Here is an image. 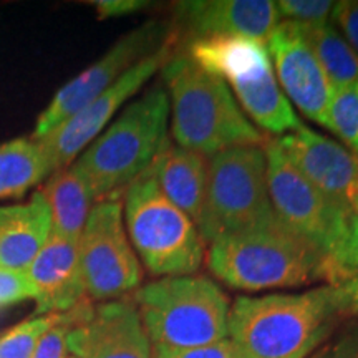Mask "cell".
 Segmentation results:
<instances>
[{
  "instance_id": "obj_1",
  "label": "cell",
  "mask_w": 358,
  "mask_h": 358,
  "mask_svg": "<svg viewBox=\"0 0 358 358\" xmlns=\"http://www.w3.org/2000/svg\"><path fill=\"white\" fill-rule=\"evenodd\" d=\"M353 317L348 294L320 285L302 294L237 297L227 337L243 358H307Z\"/></svg>"
},
{
  "instance_id": "obj_2",
  "label": "cell",
  "mask_w": 358,
  "mask_h": 358,
  "mask_svg": "<svg viewBox=\"0 0 358 358\" xmlns=\"http://www.w3.org/2000/svg\"><path fill=\"white\" fill-rule=\"evenodd\" d=\"M209 272L227 287L248 292L330 284L329 261L274 214L209 245Z\"/></svg>"
},
{
  "instance_id": "obj_3",
  "label": "cell",
  "mask_w": 358,
  "mask_h": 358,
  "mask_svg": "<svg viewBox=\"0 0 358 358\" xmlns=\"http://www.w3.org/2000/svg\"><path fill=\"white\" fill-rule=\"evenodd\" d=\"M161 71L169 96L171 136L178 146L208 158L227 148L266 143L229 87L185 53L173 55Z\"/></svg>"
},
{
  "instance_id": "obj_4",
  "label": "cell",
  "mask_w": 358,
  "mask_h": 358,
  "mask_svg": "<svg viewBox=\"0 0 358 358\" xmlns=\"http://www.w3.org/2000/svg\"><path fill=\"white\" fill-rule=\"evenodd\" d=\"M272 208L290 229L329 261L330 284L342 287L358 274V217L313 187L282 153L275 140L264 143Z\"/></svg>"
},
{
  "instance_id": "obj_5",
  "label": "cell",
  "mask_w": 358,
  "mask_h": 358,
  "mask_svg": "<svg viewBox=\"0 0 358 358\" xmlns=\"http://www.w3.org/2000/svg\"><path fill=\"white\" fill-rule=\"evenodd\" d=\"M168 92L155 85L71 163L96 203L116 198L153 164L168 140Z\"/></svg>"
},
{
  "instance_id": "obj_6",
  "label": "cell",
  "mask_w": 358,
  "mask_h": 358,
  "mask_svg": "<svg viewBox=\"0 0 358 358\" xmlns=\"http://www.w3.org/2000/svg\"><path fill=\"white\" fill-rule=\"evenodd\" d=\"M151 352H178L227 338L231 303L204 275L161 277L133 292Z\"/></svg>"
},
{
  "instance_id": "obj_7",
  "label": "cell",
  "mask_w": 358,
  "mask_h": 358,
  "mask_svg": "<svg viewBox=\"0 0 358 358\" xmlns=\"http://www.w3.org/2000/svg\"><path fill=\"white\" fill-rule=\"evenodd\" d=\"M123 221L138 259L151 275H192L204 262L198 226L159 189L150 168L124 189Z\"/></svg>"
},
{
  "instance_id": "obj_8",
  "label": "cell",
  "mask_w": 358,
  "mask_h": 358,
  "mask_svg": "<svg viewBox=\"0 0 358 358\" xmlns=\"http://www.w3.org/2000/svg\"><path fill=\"white\" fill-rule=\"evenodd\" d=\"M274 214L264 145L234 146L208 156V185L198 231L204 243Z\"/></svg>"
},
{
  "instance_id": "obj_9",
  "label": "cell",
  "mask_w": 358,
  "mask_h": 358,
  "mask_svg": "<svg viewBox=\"0 0 358 358\" xmlns=\"http://www.w3.org/2000/svg\"><path fill=\"white\" fill-rule=\"evenodd\" d=\"M78 257L88 301H113L140 287L143 266L128 239L118 198L93 206L78 239Z\"/></svg>"
},
{
  "instance_id": "obj_10",
  "label": "cell",
  "mask_w": 358,
  "mask_h": 358,
  "mask_svg": "<svg viewBox=\"0 0 358 358\" xmlns=\"http://www.w3.org/2000/svg\"><path fill=\"white\" fill-rule=\"evenodd\" d=\"M173 38L171 25L159 20L146 22L123 35L95 64L58 90L47 108L40 113L30 138L35 141L43 140L70 116L78 113L83 106L105 93L129 69L153 55Z\"/></svg>"
},
{
  "instance_id": "obj_11",
  "label": "cell",
  "mask_w": 358,
  "mask_h": 358,
  "mask_svg": "<svg viewBox=\"0 0 358 358\" xmlns=\"http://www.w3.org/2000/svg\"><path fill=\"white\" fill-rule=\"evenodd\" d=\"M174 55V38L155 52L133 69H129L118 82L111 85L105 93L95 98L78 113L70 116L66 122L57 127L45 136L42 143L45 155L50 161L52 171L66 168L83 153L93 141L100 136L103 128L108 124L116 111L129 100L134 93L150 80L156 71L166 65Z\"/></svg>"
},
{
  "instance_id": "obj_12",
  "label": "cell",
  "mask_w": 358,
  "mask_h": 358,
  "mask_svg": "<svg viewBox=\"0 0 358 358\" xmlns=\"http://www.w3.org/2000/svg\"><path fill=\"white\" fill-rule=\"evenodd\" d=\"M266 43L277 83L285 98L308 120L327 128L334 87L303 37L301 25L279 22Z\"/></svg>"
},
{
  "instance_id": "obj_13",
  "label": "cell",
  "mask_w": 358,
  "mask_h": 358,
  "mask_svg": "<svg viewBox=\"0 0 358 358\" xmlns=\"http://www.w3.org/2000/svg\"><path fill=\"white\" fill-rule=\"evenodd\" d=\"M69 352L78 358H151V343L131 301L90 306L71 329Z\"/></svg>"
},
{
  "instance_id": "obj_14",
  "label": "cell",
  "mask_w": 358,
  "mask_h": 358,
  "mask_svg": "<svg viewBox=\"0 0 358 358\" xmlns=\"http://www.w3.org/2000/svg\"><path fill=\"white\" fill-rule=\"evenodd\" d=\"M277 145L290 164L317 191L340 206H348V196L358 181V158L347 148L310 128L277 138Z\"/></svg>"
},
{
  "instance_id": "obj_15",
  "label": "cell",
  "mask_w": 358,
  "mask_h": 358,
  "mask_svg": "<svg viewBox=\"0 0 358 358\" xmlns=\"http://www.w3.org/2000/svg\"><path fill=\"white\" fill-rule=\"evenodd\" d=\"M173 12L191 40L239 35L267 42L280 22L275 2L268 0H186L174 3Z\"/></svg>"
},
{
  "instance_id": "obj_16",
  "label": "cell",
  "mask_w": 358,
  "mask_h": 358,
  "mask_svg": "<svg viewBox=\"0 0 358 358\" xmlns=\"http://www.w3.org/2000/svg\"><path fill=\"white\" fill-rule=\"evenodd\" d=\"M25 274L35 290V317L69 312L87 301L77 241L50 232Z\"/></svg>"
},
{
  "instance_id": "obj_17",
  "label": "cell",
  "mask_w": 358,
  "mask_h": 358,
  "mask_svg": "<svg viewBox=\"0 0 358 358\" xmlns=\"http://www.w3.org/2000/svg\"><path fill=\"white\" fill-rule=\"evenodd\" d=\"M161 192L198 226L203 216L208 158L168 138L150 166Z\"/></svg>"
},
{
  "instance_id": "obj_18",
  "label": "cell",
  "mask_w": 358,
  "mask_h": 358,
  "mask_svg": "<svg viewBox=\"0 0 358 358\" xmlns=\"http://www.w3.org/2000/svg\"><path fill=\"white\" fill-rule=\"evenodd\" d=\"M50 232V209L40 191L29 203L0 208V267L25 272Z\"/></svg>"
},
{
  "instance_id": "obj_19",
  "label": "cell",
  "mask_w": 358,
  "mask_h": 358,
  "mask_svg": "<svg viewBox=\"0 0 358 358\" xmlns=\"http://www.w3.org/2000/svg\"><path fill=\"white\" fill-rule=\"evenodd\" d=\"M229 85L244 115L264 131L284 136L303 127L277 83L274 66L250 71L234 78Z\"/></svg>"
},
{
  "instance_id": "obj_20",
  "label": "cell",
  "mask_w": 358,
  "mask_h": 358,
  "mask_svg": "<svg viewBox=\"0 0 358 358\" xmlns=\"http://www.w3.org/2000/svg\"><path fill=\"white\" fill-rule=\"evenodd\" d=\"M187 57L201 70L224 83L245 71L272 65L267 43L239 35H216L194 38L187 43Z\"/></svg>"
},
{
  "instance_id": "obj_21",
  "label": "cell",
  "mask_w": 358,
  "mask_h": 358,
  "mask_svg": "<svg viewBox=\"0 0 358 358\" xmlns=\"http://www.w3.org/2000/svg\"><path fill=\"white\" fill-rule=\"evenodd\" d=\"M40 192L50 209L52 232L77 241L96 201L85 179L73 166L53 171Z\"/></svg>"
},
{
  "instance_id": "obj_22",
  "label": "cell",
  "mask_w": 358,
  "mask_h": 358,
  "mask_svg": "<svg viewBox=\"0 0 358 358\" xmlns=\"http://www.w3.org/2000/svg\"><path fill=\"white\" fill-rule=\"evenodd\" d=\"M42 143L19 138L0 145V198H17L50 176Z\"/></svg>"
},
{
  "instance_id": "obj_23",
  "label": "cell",
  "mask_w": 358,
  "mask_h": 358,
  "mask_svg": "<svg viewBox=\"0 0 358 358\" xmlns=\"http://www.w3.org/2000/svg\"><path fill=\"white\" fill-rule=\"evenodd\" d=\"M301 30L334 90L358 83V55L332 22L301 25Z\"/></svg>"
},
{
  "instance_id": "obj_24",
  "label": "cell",
  "mask_w": 358,
  "mask_h": 358,
  "mask_svg": "<svg viewBox=\"0 0 358 358\" xmlns=\"http://www.w3.org/2000/svg\"><path fill=\"white\" fill-rule=\"evenodd\" d=\"M327 129L345 143L358 158V83L334 90L327 113Z\"/></svg>"
},
{
  "instance_id": "obj_25",
  "label": "cell",
  "mask_w": 358,
  "mask_h": 358,
  "mask_svg": "<svg viewBox=\"0 0 358 358\" xmlns=\"http://www.w3.org/2000/svg\"><path fill=\"white\" fill-rule=\"evenodd\" d=\"M60 313L34 317L0 334V358H32L38 340L55 324Z\"/></svg>"
},
{
  "instance_id": "obj_26",
  "label": "cell",
  "mask_w": 358,
  "mask_h": 358,
  "mask_svg": "<svg viewBox=\"0 0 358 358\" xmlns=\"http://www.w3.org/2000/svg\"><path fill=\"white\" fill-rule=\"evenodd\" d=\"M92 306V301H83L69 312L58 315L55 324L38 340L32 358H66L69 355V335L75 325L83 319V315Z\"/></svg>"
},
{
  "instance_id": "obj_27",
  "label": "cell",
  "mask_w": 358,
  "mask_h": 358,
  "mask_svg": "<svg viewBox=\"0 0 358 358\" xmlns=\"http://www.w3.org/2000/svg\"><path fill=\"white\" fill-rule=\"evenodd\" d=\"M335 2L330 0H279L275 2L279 19L299 25H313L329 22Z\"/></svg>"
},
{
  "instance_id": "obj_28",
  "label": "cell",
  "mask_w": 358,
  "mask_h": 358,
  "mask_svg": "<svg viewBox=\"0 0 358 358\" xmlns=\"http://www.w3.org/2000/svg\"><path fill=\"white\" fill-rule=\"evenodd\" d=\"M35 299V290L25 272L0 267V307Z\"/></svg>"
},
{
  "instance_id": "obj_29",
  "label": "cell",
  "mask_w": 358,
  "mask_h": 358,
  "mask_svg": "<svg viewBox=\"0 0 358 358\" xmlns=\"http://www.w3.org/2000/svg\"><path fill=\"white\" fill-rule=\"evenodd\" d=\"M330 19L335 25H338L343 34L342 37L358 55V0L335 2Z\"/></svg>"
},
{
  "instance_id": "obj_30",
  "label": "cell",
  "mask_w": 358,
  "mask_h": 358,
  "mask_svg": "<svg viewBox=\"0 0 358 358\" xmlns=\"http://www.w3.org/2000/svg\"><path fill=\"white\" fill-rule=\"evenodd\" d=\"M151 358H243L229 338L206 347L178 352H151Z\"/></svg>"
},
{
  "instance_id": "obj_31",
  "label": "cell",
  "mask_w": 358,
  "mask_h": 358,
  "mask_svg": "<svg viewBox=\"0 0 358 358\" xmlns=\"http://www.w3.org/2000/svg\"><path fill=\"white\" fill-rule=\"evenodd\" d=\"M315 358H358V322H345L334 342Z\"/></svg>"
},
{
  "instance_id": "obj_32",
  "label": "cell",
  "mask_w": 358,
  "mask_h": 358,
  "mask_svg": "<svg viewBox=\"0 0 358 358\" xmlns=\"http://www.w3.org/2000/svg\"><path fill=\"white\" fill-rule=\"evenodd\" d=\"M92 3L100 20L129 15V13L145 10L150 7V2H145V0H96Z\"/></svg>"
},
{
  "instance_id": "obj_33",
  "label": "cell",
  "mask_w": 358,
  "mask_h": 358,
  "mask_svg": "<svg viewBox=\"0 0 358 358\" xmlns=\"http://www.w3.org/2000/svg\"><path fill=\"white\" fill-rule=\"evenodd\" d=\"M342 289L345 290L350 297L352 302V308H353V315H358V274L347 282V284L342 285Z\"/></svg>"
},
{
  "instance_id": "obj_34",
  "label": "cell",
  "mask_w": 358,
  "mask_h": 358,
  "mask_svg": "<svg viewBox=\"0 0 358 358\" xmlns=\"http://www.w3.org/2000/svg\"><path fill=\"white\" fill-rule=\"evenodd\" d=\"M348 206H350V209L358 217V181L355 182V186L352 187L350 196H348Z\"/></svg>"
},
{
  "instance_id": "obj_35",
  "label": "cell",
  "mask_w": 358,
  "mask_h": 358,
  "mask_svg": "<svg viewBox=\"0 0 358 358\" xmlns=\"http://www.w3.org/2000/svg\"><path fill=\"white\" fill-rule=\"evenodd\" d=\"M66 358H78V357H75V355H70V357H66Z\"/></svg>"
}]
</instances>
